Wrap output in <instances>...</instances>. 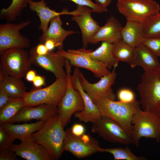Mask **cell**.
Segmentation results:
<instances>
[{"label": "cell", "instance_id": "1", "mask_svg": "<svg viewBox=\"0 0 160 160\" xmlns=\"http://www.w3.org/2000/svg\"><path fill=\"white\" fill-rule=\"evenodd\" d=\"M64 129L57 114L47 120L39 130L32 134L31 137L47 150L53 160H57L64 151L66 133Z\"/></svg>", "mask_w": 160, "mask_h": 160}, {"label": "cell", "instance_id": "2", "mask_svg": "<svg viewBox=\"0 0 160 160\" xmlns=\"http://www.w3.org/2000/svg\"><path fill=\"white\" fill-rule=\"evenodd\" d=\"M137 89L142 109L160 116V62L156 69L142 74Z\"/></svg>", "mask_w": 160, "mask_h": 160}, {"label": "cell", "instance_id": "3", "mask_svg": "<svg viewBox=\"0 0 160 160\" xmlns=\"http://www.w3.org/2000/svg\"><path fill=\"white\" fill-rule=\"evenodd\" d=\"M102 116H106L121 125L132 137V119L137 110L140 107L137 100L130 103L107 98H100L94 102Z\"/></svg>", "mask_w": 160, "mask_h": 160}, {"label": "cell", "instance_id": "4", "mask_svg": "<svg viewBox=\"0 0 160 160\" xmlns=\"http://www.w3.org/2000/svg\"><path fill=\"white\" fill-rule=\"evenodd\" d=\"M132 144L138 147L142 137L153 138L160 141V116L138 109L132 119Z\"/></svg>", "mask_w": 160, "mask_h": 160}, {"label": "cell", "instance_id": "5", "mask_svg": "<svg viewBox=\"0 0 160 160\" xmlns=\"http://www.w3.org/2000/svg\"><path fill=\"white\" fill-rule=\"evenodd\" d=\"M72 65L66 59L65 67L66 74L67 85L65 93L58 105L59 115L64 128L70 122L72 115L84 108L83 100L80 93L72 84L71 74Z\"/></svg>", "mask_w": 160, "mask_h": 160}, {"label": "cell", "instance_id": "6", "mask_svg": "<svg viewBox=\"0 0 160 160\" xmlns=\"http://www.w3.org/2000/svg\"><path fill=\"white\" fill-rule=\"evenodd\" d=\"M67 85L66 77L59 78L46 87L25 92L23 98L25 106L33 107L44 104L57 107Z\"/></svg>", "mask_w": 160, "mask_h": 160}, {"label": "cell", "instance_id": "7", "mask_svg": "<svg viewBox=\"0 0 160 160\" xmlns=\"http://www.w3.org/2000/svg\"><path fill=\"white\" fill-rule=\"evenodd\" d=\"M0 54V66L8 75L22 79L31 69L29 52L25 49L11 48Z\"/></svg>", "mask_w": 160, "mask_h": 160}, {"label": "cell", "instance_id": "8", "mask_svg": "<svg viewBox=\"0 0 160 160\" xmlns=\"http://www.w3.org/2000/svg\"><path fill=\"white\" fill-rule=\"evenodd\" d=\"M116 6L127 20L142 23L160 11L159 4L154 0H118Z\"/></svg>", "mask_w": 160, "mask_h": 160}, {"label": "cell", "instance_id": "9", "mask_svg": "<svg viewBox=\"0 0 160 160\" xmlns=\"http://www.w3.org/2000/svg\"><path fill=\"white\" fill-rule=\"evenodd\" d=\"M91 131L105 140L123 145L132 144V137L119 124L106 116H102L93 124Z\"/></svg>", "mask_w": 160, "mask_h": 160}, {"label": "cell", "instance_id": "10", "mask_svg": "<svg viewBox=\"0 0 160 160\" xmlns=\"http://www.w3.org/2000/svg\"><path fill=\"white\" fill-rule=\"evenodd\" d=\"M28 20L18 24L7 23L0 25V53L11 48L25 49L30 47L29 39L22 34L20 31L28 25Z\"/></svg>", "mask_w": 160, "mask_h": 160}, {"label": "cell", "instance_id": "11", "mask_svg": "<svg viewBox=\"0 0 160 160\" xmlns=\"http://www.w3.org/2000/svg\"><path fill=\"white\" fill-rule=\"evenodd\" d=\"M63 149L78 158L88 157L99 152L100 148L98 142L89 135L84 134L80 136L74 135L70 128L65 131Z\"/></svg>", "mask_w": 160, "mask_h": 160}, {"label": "cell", "instance_id": "12", "mask_svg": "<svg viewBox=\"0 0 160 160\" xmlns=\"http://www.w3.org/2000/svg\"><path fill=\"white\" fill-rule=\"evenodd\" d=\"M116 68H113L110 73L102 77L98 81L95 83L89 82L80 72L79 79L81 85L93 102L98 99L103 98L115 100L116 96L112 87L117 76Z\"/></svg>", "mask_w": 160, "mask_h": 160}, {"label": "cell", "instance_id": "13", "mask_svg": "<svg viewBox=\"0 0 160 160\" xmlns=\"http://www.w3.org/2000/svg\"><path fill=\"white\" fill-rule=\"evenodd\" d=\"M29 52L32 64L50 71L56 79L66 77L64 67L66 59L64 56L52 51H49L44 55H39L36 52L35 47L31 48Z\"/></svg>", "mask_w": 160, "mask_h": 160}, {"label": "cell", "instance_id": "14", "mask_svg": "<svg viewBox=\"0 0 160 160\" xmlns=\"http://www.w3.org/2000/svg\"><path fill=\"white\" fill-rule=\"evenodd\" d=\"M56 52L67 59L72 65L87 69L96 78H100L111 72L103 63L94 60L84 54L72 53L63 49Z\"/></svg>", "mask_w": 160, "mask_h": 160}, {"label": "cell", "instance_id": "15", "mask_svg": "<svg viewBox=\"0 0 160 160\" xmlns=\"http://www.w3.org/2000/svg\"><path fill=\"white\" fill-rule=\"evenodd\" d=\"M71 80L74 88L80 93L84 104L83 110L75 113V117L80 121L93 124L102 116L96 105L82 88L80 81L79 75L77 73L73 74L72 76Z\"/></svg>", "mask_w": 160, "mask_h": 160}, {"label": "cell", "instance_id": "16", "mask_svg": "<svg viewBox=\"0 0 160 160\" xmlns=\"http://www.w3.org/2000/svg\"><path fill=\"white\" fill-rule=\"evenodd\" d=\"M28 5L29 9L36 12L39 17L40 22L39 29L42 31V33L47 31L49 23L54 17L65 15L73 16L78 14L80 11V6L77 5V8L74 11H69L67 9H64L60 12H57L51 9L47 5L45 0H40L39 1L30 0Z\"/></svg>", "mask_w": 160, "mask_h": 160}, {"label": "cell", "instance_id": "17", "mask_svg": "<svg viewBox=\"0 0 160 160\" xmlns=\"http://www.w3.org/2000/svg\"><path fill=\"white\" fill-rule=\"evenodd\" d=\"M19 144H13L10 149L27 160H53L47 150L32 138L20 140Z\"/></svg>", "mask_w": 160, "mask_h": 160}, {"label": "cell", "instance_id": "18", "mask_svg": "<svg viewBox=\"0 0 160 160\" xmlns=\"http://www.w3.org/2000/svg\"><path fill=\"white\" fill-rule=\"evenodd\" d=\"M57 114V107L47 104H41L33 107L24 106L8 123L27 122L33 119L47 121Z\"/></svg>", "mask_w": 160, "mask_h": 160}, {"label": "cell", "instance_id": "19", "mask_svg": "<svg viewBox=\"0 0 160 160\" xmlns=\"http://www.w3.org/2000/svg\"><path fill=\"white\" fill-rule=\"evenodd\" d=\"M80 7L79 12L73 16L72 20L77 23L81 29L83 48H86L100 26L92 17V11L90 8L82 6Z\"/></svg>", "mask_w": 160, "mask_h": 160}, {"label": "cell", "instance_id": "20", "mask_svg": "<svg viewBox=\"0 0 160 160\" xmlns=\"http://www.w3.org/2000/svg\"><path fill=\"white\" fill-rule=\"evenodd\" d=\"M113 43L102 42L100 46L94 51L83 48L67 50L72 53H79L88 56L94 60L103 63L108 69L116 68L119 62L114 58L113 52Z\"/></svg>", "mask_w": 160, "mask_h": 160}, {"label": "cell", "instance_id": "21", "mask_svg": "<svg viewBox=\"0 0 160 160\" xmlns=\"http://www.w3.org/2000/svg\"><path fill=\"white\" fill-rule=\"evenodd\" d=\"M122 27L118 20L111 16L103 26L100 27L91 39L90 43L105 41L113 43L121 39V32Z\"/></svg>", "mask_w": 160, "mask_h": 160}, {"label": "cell", "instance_id": "22", "mask_svg": "<svg viewBox=\"0 0 160 160\" xmlns=\"http://www.w3.org/2000/svg\"><path fill=\"white\" fill-rule=\"evenodd\" d=\"M62 25L63 22L60 15L52 19L47 31L42 33L39 37V40L40 42L44 43L46 40L51 39L57 43L58 50L63 49V43L66 38L70 35L79 32L72 30H65L63 28Z\"/></svg>", "mask_w": 160, "mask_h": 160}, {"label": "cell", "instance_id": "23", "mask_svg": "<svg viewBox=\"0 0 160 160\" xmlns=\"http://www.w3.org/2000/svg\"><path fill=\"white\" fill-rule=\"evenodd\" d=\"M158 57L141 43L135 48L134 57L129 64L131 68L141 67L144 72H151L159 66Z\"/></svg>", "mask_w": 160, "mask_h": 160}, {"label": "cell", "instance_id": "24", "mask_svg": "<svg viewBox=\"0 0 160 160\" xmlns=\"http://www.w3.org/2000/svg\"><path fill=\"white\" fill-rule=\"evenodd\" d=\"M26 88L21 79L6 74L0 68V89L13 99L23 98Z\"/></svg>", "mask_w": 160, "mask_h": 160}, {"label": "cell", "instance_id": "25", "mask_svg": "<svg viewBox=\"0 0 160 160\" xmlns=\"http://www.w3.org/2000/svg\"><path fill=\"white\" fill-rule=\"evenodd\" d=\"M46 121L39 120L33 123L17 124L6 123L0 125L9 132L14 140L19 139L20 140L24 139L32 138V134L39 130Z\"/></svg>", "mask_w": 160, "mask_h": 160}, {"label": "cell", "instance_id": "26", "mask_svg": "<svg viewBox=\"0 0 160 160\" xmlns=\"http://www.w3.org/2000/svg\"><path fill=\"white\" fill-rule=\"evenodd\" d=\"M121 39L128 44L135 48L141 44L144 37L143 24L127 20L121 32Z\"/></svg>", "mask_w": 160, "mask_h": 160}, {"label": "cell", "instance_id": "27", "mask_svg": "<svg viewBox=\"0 0 160 160\" xmlns=\"http://www.w3.org/2000/svg\"><path fill=\"white\" fill-rule=\"evenodd\" d=\"M30 0H12L10 5L0 11V18L8 22L14 21L20 16ZM37 1L38 0H34Z\"/></svg>", "mask_w": 160, "mask_h": 160}, {"label": "cell", "instance_id": "28", "mask_svg": "<svg viewBox=\"0 0 160 160\" xmlns=\"http://www.w3.org/2000/svg\"><path fill=\"white\" fill-rule=\"evenodd\" d=\"M113 52L114 58L118 61L129 64L134 56L135 48L121 39L113 43Z\"/></svg>", "mask_w": 160, "mask_h": 160}, {"label": "cell", "instance_id": "29", "mask_svg": "<svg viewBox=\"0 0 160 160\" xmlns=\"http://www.w3.org/2000/svg\"><path fill=\"white\" fill-rule=\"evenodd\" d=\"M25 106L23 98L15 99L0 109V124L8 123Z\"/></svg>", "mask_w": 160, "mask_h": 160}, {"label": "cell", "instance_id": "30", "mask_svg": "<svg viewBox=\"0 0 160 160\" xmlns=\"http://www.w3.org/2000/svg\"><path fill=\"white\" fill-rule=\"evenodd\" d=\"M99 152H107L113 155L114 160H146L144 156L134 154L128 147L123 148H100Z\"/></svg>", "mask_w": 160, "mask_h": 160}, {"label": "cell", "instance_id": "31", "mask_svg": "<svg viewBox=\"0 0 160 160\" xmlns=\"http://www.w3.org/2000/svg\"><path fill=\"white\" fill-rule=\"evenodd\" d=\"M143 24L144 37L160 36V11L148 17Z\"/></svg>", "mask_w": 160, "mask_h": 160}, {"label": "cell", "instance_id": "32", "mask_svg": "<svg viewBox=\"0 0 160 160\" xmlns=\"http://www.w3.org/2000/svg\"><path fill=\"white\" fill-rule=\"evenodd\" d=\"M141 43L157 57L160 56V36L154 37H144Z\"/></svg>", "mask_w": 160, "mask_h": 160}, {"label": "cell", "instance_id": "33", "mask_svg": "<svg viewBox=\"0 0 160 160\" xmlns=\"http://www.w3.org/2000/svg\"><path fill=\"white\" fill-rule=\"evenodd\" d=\"M15 140L9 132L0 126V151L10 149Z\"/></svg>", "mask_w": 160, "mask_h": 160}, {"label": "cell", "instance_id": "34", "mask_svg": "<svg viewBox=\"0 0 160 160\" xmlns=\"http://www.w3.org/2000/svg\"><path fill=\"white\" fill-rule=\"evenodd\" d=\"M64 1L66 0H60ZM72 1L78 5L85 6L90 8L93 12L102 13L107 11L106 8L93 2L91 0H68Z\"/></svg>", "mask_w": 160, "mask_h": 160}, {"label": "cell", "instance_id": "35", "mask_svg": "<svg viewBox=\"0 0 160 160\" xmlns=\"http://www.w3.org/2000/svg\"><path fill=\"white\" fill-rule=\"evenodd\" d=\"M117 97L119 101L126 103H132L136 100L134 92L127 88H122L119 90Z\"/></svg>", "mask_w": 160, "mask_h": 160}, {"label": "cell", "instance_id": "36", "mask_svg": "<svg viewBox=\"0 0 160 160\" xmlns=\"http://www.w3.org/2000/svg\"><path fill=\"white\" fill-rule=\"evenodd\" d=\"M17 156L10 149L0 151V160H17Z\"/></svg>", "mask_w": 160, "mask_h": 160}, {"label": "cell", "instance_id": "37", "mask_svg": "<svg viewBox=\"0 0 160 160\" xmlns=\"http://www.w3.org/2000/svg\"><path fill=\"white\" fill-rule=\"evenodd\" d=\"M70 128L72 133L75 135L80 136L84 134L85 127L81 124H75Z\"/></svg>", "mask_w": 160, "mask_h": 160}, {"label": "cell", "instance_id": "38", "mask_svg": "<svg viewBox=\"0 0 160 160\" xmlns=\"http://www.w3.org/2000/svg\"><path fill=\"white\" fill-rule=\"evenodd\" d=\"M15 99L10 97L3 91L0 89V109Z\"/></svg>", "mask_w": 160, "mask_h": 160}, {"label": "cell", "instance_id": "39", "mask_svg": "<svg viewBox=\"0 0 160 160\" xmlns=\"http://www.w3.org/2000/svg\"><path fill=\"white\" fill-rule=\"evenodd\" d=\"M45 79L44 77L37 75L32 81L33 86L37 89L39 88L45 84Z\"/></svg>", "mask_w": 160, "mask_h": 160}, {"label": "cell", "instance_id": "40", "mask_svg": "<svg viewBox=\"0 0 160 160\" xmlns=\"http://www.w3.org/2000/svg\"><path fill=\"white\" fill-rule=\"evenodd\" d=\"M35 48L36 54L40 55H46L49 51L44 43L39 44Z\"/></svg>", "mask_w": 160, "mask_h": 160}, {"label": "cell", "instance_id": "41", "mask_svg": "<svg viewBox=\"0 0 160 160\" xmlns=\"http://www.w3.org/2000/svg\"><path fill=\"white\" fill-rule=\"evenodd\" d=\"M49 51H52L55 47H57V43L53 40L48 39L46 40L44 43Z\"/></svg>", "mask_w": 160, "mask_h": 160}, {"label": "cell", "instance_id": "42", "mask_svg": "<svg viewBox=\"0 0 160 160\" xmlns=\"http://www.w3.org/2000/svg\"><path fill=\"white\" fill-rule=\"evenodd\" d=\"M36 76L35 71L30 69L26 73L25 75V79L28 81L32 82Z\"/></svg>", "mask_w": 160, "mask_h": 160}, {"label": "cell", "instance_id": "43", "mask_svg": "<svg viewBox=\"0 0 160 160\" xmlns=\"http://www.w3.org/2000/svg\"><path fill=\"white\" fill-rule=\"evenodd\" d=\"M97 4L101 6L106 8L111 2V0H96Z\"/></svg>", "mask_w": 160, "mask_h": 160}]
</instances>
